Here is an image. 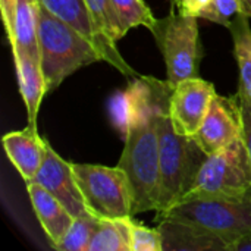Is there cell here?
Returning a JSON list of instances; mask_svg holds the SVG:
<instances>
[{"label":"cell","instance_id":"cell-1","mask_svg":"<svg viewBox=\"0 0 251 251\" xmlns=\"http://www.w3.org/2000/svg\"><path fill=\"white\" fill-rule=\"evenodd\" d=\"M171 94L163 96L149 107L129 129L119 159L129 182L132 215L159 209L160 197V157H159V113L169 106Z\"/></svg>","mask_w":251,"mask_h":251},{"label":"cell","instance_id":"cell-2","mask_svg":"<svg viewBox=\"0 0 251 251\" xmlns=\"http://www.w3.org/2000/svg\"><path fill=\"white\" fill-rule=\"evenodd\" d=\"M40 66L47 93L68 76L91 63L104 60L101 50L78 29L63 22L40 3Z\"/></svg>","mask_w":251,"mask_h":251},{"label":"cell","instance_id":"cell-3","mask_svg":"<svg viewBox=\"0 0 251 251\" xmlns=\"http://www.w3.org/2000/svg\"><path fill=\"white\" fill-rule=\"evenodd\" d=\"M157 126L160 157V197L157 213H162L187 196L207 154L197 146L193 137L182 135L174 128L169 106L160 110Z\"/></svg>","mask_w":251,"mask_h":251},{"label":"cell","instance_id":"cell-4","mask_svg":"<svg viewBox=\"0 0 251 251\" xmlns=\"http://www.w3.org/2000/svg\"><path fill=\"white\" fill-rule=\"evenodd\" d=\"M159 219H175L199 225L222 237L228 247L251 232V190L232 197L185 199L157 213Z\"/></svg>","mask_w":251,"mask_h":251},{"label":"cell","instance_id":"cell-5","mask_svg":"<svg viewBox=\"0 0 251 251\" xmlns=\"http://www.w3.org/2000/svg\"><path fill=\"white\" fill-rule=\"evenodd\" d=\"M151 34L163 54L168 81L172 85L197 76L201 57L197 16L179 9L174 3L171 13L163 19H157Z\"/></svg>","mask_w":251,"mask_h":251},{"label":"cell","instance_id":"cell-6","mask_svg":"<svg viewBox=\"0 0 251 251\" xmlns=\"http://www.w3.org/2000/svg\"><path fill=\"white\" fill-rule=\"evenodd\" d=\"M85 207L100 219L132 218V196L121 166L72 163Z\"/></svg>","mask_w":251,"mask_h":251},{"label":"cell","instance_id":"cell-7","mask_svg":"<svg viewBox=\"0 0 251 251\" xmlns=\"http://www.w3.org/2000/svg\"><path fill=\"white\" fill-rule=\"evenodd\" d=\"M249 190H251V160L240 137L231 146L204 159L190 191L182 200L243 196Z\"/></svg>","mask_w":251,"mask_h":251},{"label":"cell","instance_id":"cell-8","mask_svg":"<svg viewBox=\"0 0 251 251\" xmlns=\"http://www.w3.org/2000/svg\"><path fill=\"white\" fill-rule=\"evenodd\" d=\"M174 88L175 85L168 79L160 81L147 75L134 76L124 91H116L109 100V116L113 126L125 138L140 116Z\"/></svg>","mask_w":251,"mask_h":251},{"label":"cell","instance_id":"cell-9","mask_svg":"<svg viewBox=\"0 0 251 251\" xmlns=\"http://www.w3.org/2000/svg\"><path fill=\"white\" fill-rule=\"evenodd\" d=\"M241 134L243 113L240 96L225 97L216 94L193 140L209 156L231 146L241 137Z\"/></svg>","mask_w":251,"mask_h":251},{"label":"cell","instance_id":"cell-10","mask_svg":"<svg viewBox=\"0 0 251 251\" xmlns=\"http://www.w3.org/2000/svg\"><path fill=\"white\" fill-rule=\"evenodd\" d=\"M216 94L215 85L200 76L178 82L169 99V115L174 128L182 135L194 137Z\"/></svg>","mask_w":251,"mask_h":251},{"label":"cell","instance_id":"cell-11","mask_svg":"<svg viewBox=\"0 0 251 251\" xmlns=\"http://www.w3.org/2000/svg\"><path fill=\"white\" fill-rule=\"evenodd\" d=\"M40 3L54 16L78 29L91 40L103 53L104 62L110 63L125 76H137L138 74L121 56L116 43L112 41L94 22L85 0H40Z\"/></svg>","mask_w":251,"mask_h":251},{"label":"cell","instance_id":"cell-12","mask_svg":"<svg viewBox=\"0 0 251 251\" xmlns=\"http://www.w3.org/2000/svg\"><path fill=\"white\" fill-rule=\"evenodd\" d=\"M32 182L40 184L50 191L57 200H60L74 218L84 212H88L84 203V197L76 184L72 163L62 159L46 141V157Z\"/></svg>","mask_w":251,"mask_h":251},{"label":"cell","instance_id":"cell-13","mask_svg":"<svg viewBox=\"0 0 251 251\" xmlns=\"http://www.w3.org/2000/svg\"><path fill=\"white\" fill-rule=\"evenodd\" d=\"M1 143L7 159L21 178L25 182H32L46 157V140L38 135L37 129L26 126L22 131L4 134Z\"/></svg>","mask_w":251,"mask_h":251},{"label":"cell","instance_id":"cell-14","mask_svg":"<svg viewBox=\"0 0 251 251\" xmlns=\"http://www.w3.org/2000/svg\"><path fill=\"white\" fill-rule=\"evenodd\" d=\"M163 251H228V243L199 225L175 221L159 219Z\"/></svg>","mask_w":251,"mask_h":251},{"label":"cell","instance_id":"cell-15","mask_svg":"<svg viewBox=\"0 0 251 251\" xmlns=\"http://www.w3.org/2000/svg\"><path fill=\"white\" fill-rule=\"evenodd\" d=\"M26 190L32 210L35 212V216L53 247L65 237L75 218L60 200L40 184L26 182Z\"/></svg>","mask_w":251,"mask_h":251},{"label":"cell","instance_id":"cell-16","mask_svg":"<svg viewBox=\"0 0 251 251\" xmlns=\"http://www.w3.org/2000/svg\"><path fill=\"white\" fill-rule=\"evenodd\" d=\"M21 97L26 107L28 126L37 129V116L41 100L47 93L44 75L38 60L22 51H12Z\"/></svg>","mask_w":251,"mask_h":251},{"label":"cell","instance_id":"cell-17","mask_svg":"<svg viewBox=\"0 0 251 251\" xmlns=\"http://www.w3.org/2000/svg\"><path fill=\"white\" fill-rule=\"evenodd\" d=\"M40 0H18L13 34L10 38L12 51H22L40 62Z\"/></svg>","mask_w":251,"mask_h":251},{"label":"cell","instance_id":"cell-18","mask_svg":"<svg viewBox=\"0 0 251 251\" xmlns=\"http://www.w3.org/2000/svg\"><path fill=\"white\" fill-rule=\"evenodd\" d=\"M249 19L247 15L241 13L229 26L234 38V53L240 69L238 96L246 101H251V28Z\"/></svg>","mask_w":251,"mask_h":251},{"label":"cell","instance_id":"cell-19","mask_svg":"<svg viewBox=\"0 0 251 251\" xmlns=\"http://www.w3.org/2000/svg\"><path fill=\"white\" fill-rule=\"evenodd\" d=\"M132 218L100 219L88 251H131Z\"/></svg>","mask_w":251,"mask_h":251},{"label":"cell","instance_id":"cell-20","mask_svg":"<svg viewBox=\"0 0 251 251\" xmlns=\"http://www.w3.org/2000/svg\"><path fill=\"white\" fill-rule=\"evenodd\" d=\"M110 4L118 18L124 37L129 29L137 26H146L151 32L157 24V18L144 0H110Z\"/></svg>","mask_w":251,"mask_h":251},{"label":"cell","instance_id":"cell-21","mask_svg":"<svg viewBox=\"0 0 251 251\" xmlns=\"http://www.w3.org/2000/svg\"><path fill=\"white\" fill-rule=\"evenodd\" d=\"M99 225L100 218L90 212L81 213L74 219L65 237L56 246H53V249L59 251H88L90 243L99 229Z\"/></svg>","mask_w":251,"mask_h":251},{"label":"cell","instance_id":"cell-22","mask_svg":"<svg viewBox=\"0 0 251 251\" xmlns=\"http://www.w3.org/2000/svg\"><path fill=\"white\" fill-rule=\"evenodd\" d=\"M94 22L97 26L115 43H118L124 34L121 29V25L118 22V18L113 12V7L110 4V0H85Z\"/></svg>","mask_w":251,"mask_h":251},{"label":"cell","instance_id":"cell-23","mask_svg":"<svg viewBox=\"0 0 251 251\" xmlns=\"http://www.w3.org/2000/svg\"><path fill=\"white\" fill-rule=\"evenodd\" d=\"M241 13H244L241 0H210L200 18L229 28L232 21Z\"/></svg>","mask_w":251,"mask_h":251},{"label":"cell","instance_id":"cell-24","mask_svg":"<svg viewBox=\"0 0 251 251\" xmlns=\"http://www.w3.org/2000/svg\"><path fill=\"white\" fill-rule=\"evenodd\" d=\"M131 251H163V241L159 228H147L146 225L132 221Z\"/></svg>","mask_w":251,"mask_h":251},{"label":"cell","instance_id":"cell-25","mask_svg":"<svg viewBox=\"0 0 251 251\" xmlns=\"http://www.w3.org/2000/svg\"><path fill=\"white\" fill-rule=\"evenodd\" d=\"M16 4H18V0H0L1 19H3L4 31H6V35H7L9 41H10L12 34H13V22H15Z\"/></svg>","mask_w":251,"mask_h":251},{"label":"cell","instance_id":"cell-26","mask_svg":"<svg viewBox=\"0 0 251 251\" xmlns=\"http://www.w3.org/2000/svg\"><path fill=\"white\" fill-rule=\"evenodd\" d=\"M240 103H241V113H243V134H241V138L246 144V149L249 151V156H250L251 160V101H246V100H241L240 99Z\"/></svg>","mask_w":251,"mask_h":251},{"label":"cell","instance_id":"cell-27","mask_svg":"<svg viewBox=\"0 0 251 251\" xmlns=\"http://www.w3.org/2000/svg\"><path fill=\"white\" fill-rule=\"evenodd\" d=\"M210 0H179L178 3H175L179 9L200 18L201 13L204 12V9L209 6Z\"/></svg>","mask_w":251,"mask_h":251},{"label":"cell","instance_id":"cell-28","mask_svg":"<svg viewBox=\"0 0 251 251\" xmlns=\"http://www.w3.org/2000/svg\"><path fill=\"white\" fill-rule=\"evenodd\" d=\"M228 251H251V232L234 241L228 247Z\"/></svg>","mask_w":251,"mask_h":251},{"label":"cell","instance_id":"cell-29","mask_svg":"<svg viewBox=\"0 0 251 251\" xmlns=\"http://www.w3.org/2000/svg\"><path fill=\"white\" fill-rule=\"evenodd\" d=\"M241 1H243V7H244V15L251 18V0H241Z\"/></svg>","mask_w":251,"mask_h":251},{"label":"cell","instance_id":"cell-30","mask_svg":"<svg viewBox=\"0 0 251 251\" xmlns=\"http://www.w3.org/2000/svg\"><path fill=\"white\" fill-rule=\"evenodd\" d=\"M178 1H179V0H174V3H178Z\"/></svg>","mask_w":251,"mask_h":251}]
</instances>
